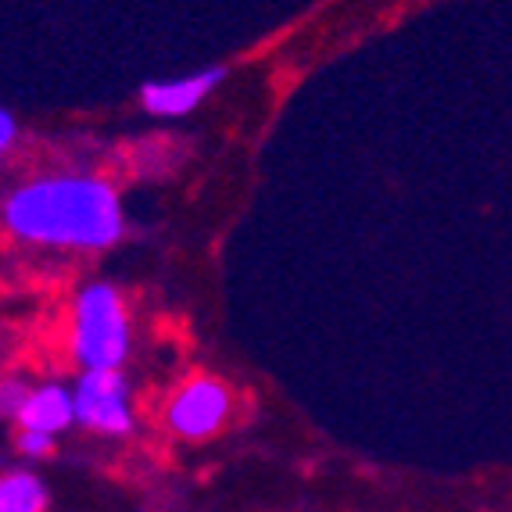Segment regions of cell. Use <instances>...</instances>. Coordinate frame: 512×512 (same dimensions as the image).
<instances>
[{
  "label": "cell",
  "instance_id": "cell-1",
  "mask_svg": "<svg viewBox=\"0 0 512 512\" xmlns=\"http://www.w3.org/2000/svg\"><path fill=\"white\" fill-rule=\"evenodd\" d=\"M4 222L18 240L43 248L104 251L126 233L119 194L97 176H40L4 201Z\"/></svg>",
  "mask_w": 512,
  "mask_h": 512
},
{
  "label": "cell",
  "instance_id": "cell-3",
  "mask_svg": "<svg viewBox=\"0 0 512 512\" xmlns=\"http://www.w3.org/2000/svg\"><path fill=\"white\" fill-rule=\"evenodd\" d=\"M76 423L94 434L126 437L133 430L129 384L119 369H86L76 384Z\"/></svg>",
  "mask_w": 512,
  "mask_h": 512
},
{
  "label": "cell",
  "instance_id": "cell-4",
  "mask_svg": "<svg viewBox=\"0 0 512 512\" xmlns=\"http://www.w3.org/2000/svg\"><path fill=\"white\" fill-rule=\"evenodd\" d=\"M230 412V391L219 384V380H190L169 405V427L180 437L190 441H201V437H212L222 427V419Z\"/></svg>",
  "mask_w": 512,
  "mask_h": 512
},
{
  "label": "cell",
  "instance_id": "cell-9",
  "mask_svg": "<svg viewBox=\"0 0 512 512\" xmlns=\"http://www.w3.org/2000/svg\"><path fill=\"white\" fill-rule=\"evenodd\" d=\"M29 398V387L22 384V380H4V391H0V412L8 419H15L18 412H22V405H26Z\"/></svg>",
  "mask_w": 512,
  "mask_h": 512
},
{
  "label": "cell",
  "instance_id": "cell-2",
  "mask_svg": "<svg viewBox=\"0 0 512 512\" xmlns=\"http://www.w3.org/2000/svg\"><path fill=\"white\" fill-rule=\"evenodd\" d=\"M72 355L83 369H119L129 355V323L119 291L111 283H90L76 298Z\"/></svg>",
  "mask_w": 512,
  "mask_h": 512
},
{
  "label": "cell",
  "instance_id": "cell-6",
  "mask_svg": "<svg viewBox=\"0 0 512 512\" xmlns=\"http://www.w3.org/2000/svg\"><path fill=\"white\" fill-rule=\"evenodd\" d=\"M18 427L22 430H40V434H61L76 423V391L61 384H43L33 387L18 412Z\"/></svg>",
  "mask_w": 512,
  "mask_h": 512
},
{
  "label": "cell",
  "instance_id": "cell-8",
  "mask_svg": "<svg viewBox=\"0 0 512 512\" xmlns=\"http://www.w3.org/2000/svg\"><path fill=\"white\" fill-rule=\"evenodd\" d=\"M18 452L29 459H47L54 452V434H40V430H22L18 434Z\"/></svg>",
  "mask_w": 512,
  "mask_h": 512
},
{
  "label": "cell",
  "instance_id": "cell-5",
  "mask_svg": "<svg viewBox=\"0 0 512 512\" xmlns=\"http://www.w3.org/2000/svg\"><path fill=\"white\" fill-rule=\"evenodd\" d=\"M226 79V69H201L176 79H151L140 90V108L154 119H183Z\"/></svg>",
  "mask_w": 512,
  "mask_h": 512
},
{
  "label": "cell",
  "instance_id": "cell-10",
  "mask_svg": "<svg viewBox=\"0 0 512 512\" xmlns=\"http://www.w3.org/2000/svg\"><path fill=\"white\" fill-rule=\"evenodd\" d=\"M15 147V115L8 108L0 111V151L8 154Z\"/></svg>",
  "mask_w": 512,
  "mask_h": 512
},
{
  "label": "cell",
  "instance_id": "cell-7",
  "mask_svg": "<svg viewBox=\"0 0 512 512\" xmlns=\"http://www.w3.org/2000/svg\"><path fill=\"white\" fill-rule=\"evenodd\" d=\"M47 487L36 473L15 470L0 480V512H47Z\"/></svg>",
  "mask_w": 512,
  "mask_h": 512
}]
</instances>
